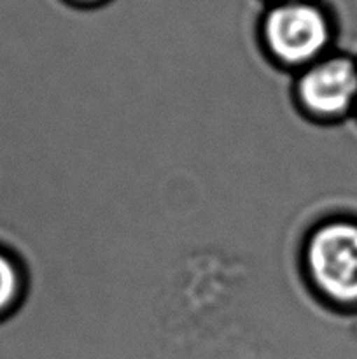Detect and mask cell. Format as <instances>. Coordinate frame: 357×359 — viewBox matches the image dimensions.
Returning <instances> with one entry per match:
<instances>
[{
	"mask_svg": "<svg viewBox=\"0 0 357 359\" xmlns=\"http://www.w3.org/2000/svg\"><path fill=\"white\" fill-rule=\"evenodd\" d=\"M301 269L328 307L357 314V214H332L304 237Z\"/></svg>",
	"mask_w": 357,
	"mask_h": 359,
	"instance_id": "6da1fadb",
	"label": "cell"
},
{
	"mask_svg": "<svg viewBox=\"0 0 357 359\" xmlns=\"http://www.w3.org/2000/svg\"><path fill=\"white\" fill-rule=\"evenodd\" d=\"M259 42L276 67L294 74L338 48V32L324 7L284 0L261 13Z\"/></svg>",
	"mask_w": 357,
	"mask_h": 359,
	"instance_id": "7a4b0ae2",
	"label": "cell"
},
{
	"mask_svg": "<svg viewBox=\"0 0 357 359\" xmlns=\"http://www.w3.org/2000/svg\"><path fill=\"white\" fill-rule=\"evenodd\" d=\"M300 111L321 125L357 118V55L335 48L293 76Z\"/></svg>",
	"mask_w": 357,
	"mask_h": 359,
	"instance_id": "3957f363",
	"label": "cell"
},
{
	"mask_svg": "<svg viewBox=\"0 0 357 359\" xmlns=\"http://www.w3.org/2000/svg\"><path fill=\"white\" fill-rule=\"evenodd\" d=\"M28 270L23 259L0 242V326L20 314L28 294Z\"/></svg>",
	"mask_w": 357,
	"mask_h": 359,
	"instance_id": "277c9868",
	"label": "cell"
},
{
	"mask_svg": "<svg viewBox=\"0 0 357 359\" xmlns=\"http://www.w3.org/2000/svg\"><path fill=\"white\" fill-rule=\"evenodd\" d=\"M77 2H80V4H94V2H98V0H77Z\"/></svg>",
	"mask_w": 357,
	"mask_h": 359,
	"instance_id": "5b68a950",
	"label": "cell"
}]
</instances>
